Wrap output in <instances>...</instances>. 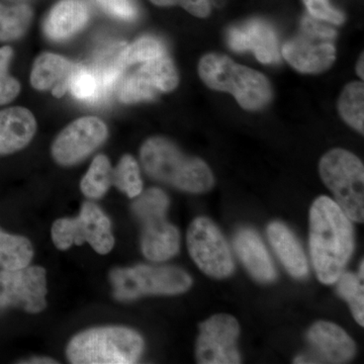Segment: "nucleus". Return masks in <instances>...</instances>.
Instances as JSON below:
<instances>
[{
	"instance_id": "1a4fd4ad",
	"label": "nucleus",
	"mask_w": 364,
	"mask_h": 364,
	"mask_svg": "<svg viewBox=\"0 0 364 364\" xmlns=\"http://www.w3.org/2000/svg\"><path fill=\"white\" fill-rule=\"evenodd\" d=\"M191 258L202 272L214 279H225L234 272V260L219 228L207 218H198L188 231Z\"/></svg>"
},
{
	"instance_id": "f704fd0d",
	"label": "nucleus",
	"mask_w": 364,
	"mask_h": 364,
	"mask_svg": "<svg viewBox=\"0 0 364 364\" xmlns=\"http://www.w3.org/2000/svg\"><path fill=\"white\" fill-rule=\"evenodd\" d=\"M20 90V83L16 79L6 73L0 74V105L11 102L18 97Z\"/></svg>"
},
{
	"instance_id": "58836bf2",
	"label": "nucleus",
	"mask_w": 364,
	"mask_h": 364,
	"mask_svg": "<svg viewBox=\"0 0 364 364\" xmlns=\"http://www.w3.org/2000/svg\"><path fill=\"white\" fill-rule=\"evenodd\" d=\"M23 363H33V364H38V363H57L56 361L52 360V359L50 358H33L31 359V360L25 361Z\"/></svg>"
},
{
	"instance_id": "ddd939ff",
	"label": "nucleus",
	"mask_w": 364,
	"mask_h": 364,
	"mask_svg": "<svg viewBox=\"0 0 364 364\" xmlns=\"http://www.w3.org/2000/svg\"><path fill=\"white\" fill-rule=\"evenodd\" d=\"M309 342L314 352L299 356L294 363H344L355 354V344L348 334L333 323H315L309 330Z\"/></svg>"
},
{
	"instance_id": "4c0bfd02",
	"label": "nucleus",
	"mask_w": 364,
	"mask_h": 364,
	"mask_svg": "<svg viewBox=\"0 0 364 364\" xmlns=\"http://www.w3.org/2000/svg\"><path fill=\"white\" fill-rule=\"evenodd\" d=\"M153 4L158 6H176V0H150Z\"/></svg>"
},
{
	"instance_id": "7c9ffc66",
	"label": "nucleus",
	"mask_w": 364,
	"mask_h": 364,
	"mask_svg": "<svg viewBox=\"0 0 364 364\" xmlns=\"http://www.w3.org/2000/svg\"><path fill=\"white\" fill-rule=\"evenodd\" d=\"M133 205V210L140 221L156 217L165 215L168 208L169 200L164 191L159 188H151L145 193L138 196Z\"/></svg>"
},
{
	"instance_id": "39448f33",
	"label": "nucleus",
	"mask_w": 364,
	"mask_h": 364,
	"mask_svg": "<svg viewBox=\"0 0 364 364\" xmlns=\"http://www.w3.org/2000/svg\"><path fill=\"white\" fill-rule=\"evenodd\" d=\"M320 176L352 221L364 220V167L349 151L333 149L320 161Z\"/></svg>"
},
{
	"instance_id": "9b49d317",
	"label": "nucleus",
	"mask_w": 364,
	"mask_h": 364,
	"mask_svg": "<svg viewBox=\"0 0 364 364\" xmlns=\"http://www.w3.org/2000/svg\"><path fill=\"white\" fill-rule=\"evenodd\" d=\"M46 270L39 267L0 272V308L20 306L28 313L45 310Z\"/></svg>"
},
{
	"instance_id": "c85d7f7f",
	"label": "nucleus",
	"mask_w": 364,
	"mask_h": 364,
	"mask_svg": "<svg viewBox=\"0 0 364 364\" xmlns=\"http://www.w3.org/2000/svg\"><path fill=\"white\" fill-rule=\"evenodd\" d=\"M112 183L131 198H136L142 193L143 182L140 169L138 163L130 155L122 158L112 173Z\"/></svg>"
},
{
	"instance_id": "f03ea898",
	"label": "nucleus",
	"mask_w": 364,
	"mask_h": 364,
	"mask_svg": "<svg viewBox=\"0 0 364 364\" xmlns=\"http://www.w3.org/2000/svg\"><path fill=\"white\" fill-rule=\"evenodd\" d=\"M141 161L153 178L182 191L203 193L214 184L212 171L203 160L186 156L166 139L156 136L146 141L141 148Z\"/></svg>"
},
{
	"instance_id": "cd10ccee",
	"label": "nucleus",
	"mask_w": 364,
	"mask_h": 364,
	"mask_svg": "<svg viewBox=\"0 0 364 364\" xmlns=\"http://www.w3.org/2000/svg\"><path fill=\"white\" fill-rule=\"evenodd\" d=\"M112 173L111 163L105 155L95 157L81 181V191L87 198H102L112 183Z\"/></svg>"
},
{
	"instance_id": "2eb2a0df",
	"label": "nucleus",
	"mask_w": 364,
	"mask_h": 364,
	"mask_svg": "<svg viewBox=\"0 0 364 364\" xmlns=\"http://www.w3.org/2000/svg\"><path fill=\"white\" fill-rule=\"evenodd\" d=\"M143 223L142 251L146 258L162 262L179 250L178 230L166 221L165 215H156L141 221Z\"/></svg>"
},
{
	"instance_id": "bb28decb",
	"label": "nucleus",
	"mask_w": 364,
	"mask_h": 364,
	"mask_svg": "<svg viewBox=\"0 0 364 364\" xmlns=\"http://www.w3.org/2000/svg\"><path fill=\"white\" fill-rule=\"evenodd\" d=\"M32 16V9L26 4L6 6L0 4V41L21 37L28 30Z\"/></svg>"
},
{
	"instance_id": "6e6552de",
	"label": "nucleus",
	"mask_w": 364,
	"mask_h": 364,
	"mask_svg": "<svg viewBox=\"0 0 364 364\" xmlns=\"http://www.w3.org/2000/svg\"><path fill=\"white\" fill-rule=\"evenodd\" d=\"M52 239L57 248L66 250L73 244L85 242L97 253L107 254L114 247V238L109 218L95 203H85L75 219H60L52 227Z\"/></svg>"
},
{
	"instance_id": "412c9836",
	"label": "nucleus",
	"mask_w": 364,
	"mask_h": 364,
	"mask_svg": "<svg viewBox=\"0 0 364 364\" xmlns=\"http://www.w3.org/2000/svg\"><path fill=\"white\" fill-rule=\"evenodd\" d=\"M127 45L124 43H117L107 47L97 55L93 61L91 68L97 74L105 97H109L116 87L117 83L124 75L127 66L124 62V51Z\"/></svg>"
},
{
	"instance_id": "423d86ee",
	"label": "nucleus",
	"mask_w": 364,
	"mask_h": 364,
	"mask_svg": "<svg viewBox=\"0 0 364 364\" xmlns=\"http://www.w3.org/2000/svg\"><path fill=\"white\" fill-rule=\"evenodd\" d=\"M114 298L132 301L147 294H177L188 291L191 279L177 267L136 265L117 268L109 274Z\"/></svg>"
},
{
	"instance_id": "f3484780",
	"label": "nucleus",
	"mask_w": 364,
	"mask_h": 364,
	"mask_svg": "<svg viewBox=\"0 0 364 364\" xmlns=\"http://www.w3.org/2000/svg\"><path fill=\"white\" fill-rule=\"evenodd\" d=\"M234 248L254 279L262 282L277 279L272 258L257 233L250 229L241 230L235 236Z\"/></svg>"
},
{
	"instance_id": "c9c22d12",
	"label": "nucleus",
	"mask_w": 364,
	"mask_h": 364,
	"mask_svg": "<svg viewBox=\"0 0 364 364\" xmlns=\"http://www.w3.org/2000/svg\"><path fill=\"white\" fill-rule=\"evenodd\" d=\"M176 4L198 18H205L210 13L208 0H176Z\"/></svg>"
},
{
	"instance_id": "dca6fc26",
	"label": "nucleus",
	"mask_w": 364,
	"mask_h": 364,
	"mask_svg": "<svg viewBox=\"0 0 364 364\" xmlns=\"http://www.w3.org/2000/svg\"><path fill=\"white\" fill-rule=\"evenodd\" d=\"M37 129L35 117L25 107L0 111V155L11 154L25 148Z\"/></svg>"
},
{
	"instance_id": "393cba45",
	"label": "nucleus",
	"mask_w": 364,
	"mask_h": 364,
	"mask_svg": "<svg viewBox=\"0 0 364 364\" xmlns=\"http://www.w3.org/2000/svg\"><path fill=\"white\" fill-rule=\"evenodd\" d=\"M338 109L342 119L349 126L363 134L364 86L363 82L355 81L345 86L339 97Z\"/></svg>"
},
{
	"instance_id": "aec40b11",
	"label": "nucleus",
	"mask_w": 364,
	"mask_h": 364,
	"mask_svg": "<svg viewBox=\"0 0 364 364\" xmlns=\"http://www.w3.org/2000/svg\"><path fill=\"white\" fill-rule=\"evenodd\" d=\"M73 65L63 57L44 53L33 64L31 82L36 90H51L56 97H63L68 90Z\"/></svg>"
},
{
	"instance_id": "4be33fe9",
	"label": "nucleus",
	"mask_w": 364,
	"mask_h": 364,
	"mask_svg": "<svg viewBox=\"0 0 364 364\" xmlns=\"http://www.w3.org/2000/svg\"><path fill=\"white\" fill-rule=\"evenodd\" d=\"M33 255V246L28 239L7 234L0 229V267L2 269L26 267L30 264Z\"/></svg>"
},
{
	"instance_id": "5701e85b",
	"label": "nucleus",
	"mask_w": 364,
	"mask_h": 364,
	"mask_svg": "<svg viewBox=\"0 0 364 364\" xmlns=\"http://www.w3.org/2000/svg\"><path fill=\"white\" fill-rule=\"evenodd\" d=\"M68 88L77 100L90 104L100 102L107 98L102 83L91 67L73 66L69 77Z\"/></svg>"
},
{
	"instance_id": "0eeeda50",
	"label": "nucleus",
	"mask_w": 364,
	"mask_h": 364,
	"mask_svg": "<svg viewBox=\"0 0 364 364\" xmlns=\"http://www.w3.org/2000/svg\"><path fill=\"white\" fill-rule=\"evenodd\" d=\"M336 32L312 16H306L296 37L282 47V56L301 73H320L332 66L336 58Z\"/></svg>"
},
{
	"instance_id": "ea45409f",
	"label": "nucleus",
	"mask_w": 364,
	"mask_h": 364,
	"mask_svg": "<svg viewBox=\"0 0 364 364\" xmlns=\"http://www.w3.org/2000/svg\"><path fill=\"white\" fill-rule=\"evenodd\" d=\"M363 55H361L360 58L358 60V67H356V71H358V74L359 77L363 79L364 77V68H363Z\"/></svg>"
},
{
	"instance_id": "20e7f679",
	"label": "nucleus",
	"mask_w": 364,
	"mask_h": 364,
	"mask_svg": "<svg viewBox=\"0 0 364 364\" xmlns=\"http://www.w3.org/2000/svg\"><path fill=\"white\" fill-rule=\"evenodd\" d=\"M143 349V338L134 330L97 328L76 335L67 347V358L74 364H131Z\"/></svg>"
},
{
	"instance_id": "72a5a7b5",
	"label": "nucleus",
	"mask_w": 364,
	"mask_h": 364,
	"mask_svg": "<svg viewBox=\"0 0 364 364\" xmlns=\"http://www.w3.org/2000/svg\"><path fill=\"white\" fill-rule=\"evenodd\" d=\"M311 16L317 20L329 21L334 25H341L344 21L343 14L330 6L328 0H304Z\"/></svg>"
},
{
	"instance_id": "a19ab883",
	"label": "nucleus",
	"mask_w": 364,
	"mask_h": 364,
	"mask_svg": "<svg viewBox=\"0 0 364 364\" xmlns=\"http://www.w3.org/2000/svg\"><path fill=\"white\" fill-rule=\"evenodd\" d=\"M364 277V262L363 260L360 262V267H359L358 277L363 280Z\"/></svg>"
},
{
	"instance_id": "f8f14e48",
	"label": "nucleus",
	"mask_w": 364,
	"mask_h": 364,
	"mask_svg": "<svg viewBox=\"0 0 364 364\" xmlns=\"http://www.w3.org/2000/svg\"><path fill=\"white\" fill-rule=\"evenodd\" d=\"M107 136L104 122L95 117H81L57 136L53 144V157L61 165L76 164L100 147Z\"/></svg>"
},
{
	"instance_id": "e433bc0d",
	"label": "nucleus",
	"mask_w": 364,
	"mask_h": 364,
	"mask_svg": "<svg viewBox=\"0 0 364 364\" xmlns=\"http://www.w3.org/2000/svg\"><path fill=\"white\" fill-rule=\"evenodd\" d=\"M13 49L9 46L0 48V74L6 73L9 62L13 58Z\"/></svg>"
},
{
	"instance_id": "f257e3e1",
	"label": "nucleus",
	"mask_w": 364,
	"mask_h": 364,
	"mask_svg": "<svg viewBox=\"0 0 364 364\" xmlns=\"http://www.w3.org/2000/svg\"><path fill=\"white\" fill-rule=\"evenodd\" d=\"M354 249L350 219L328 196H320L310 212V251L318 280L337 282Z\"/></svg>"
},
{
	"instance_id": "2f4dec72",
	"label": "nucleus",
	"mask_w": 364,
	"mask_h": 364,
	"mask_svg": "<svg viewBox=\"0 0 364 364\" xmlns=\"http://www.w3.org/2000/svg\"><path fill=\"white\" fill-rule=\"evenodd\" d=\"M163 54H166V50L160 41L153 37H143L131 46H127L124 51V65L144 63Z\"/></svg>"
},
{
	"instance_id": "9d476101",
	"label": "nucleus",
	"mask_w": 364,
	"mask_h": 364,
	"mask_svg": "<svg viewBox=\"0 0 364 364\" xmlns=\"http://www.w3.org/2000/svg\"><path fill=\"white\" fill-rule=\"evenodd\" d=\"M239 324L226 314L213 316L200 325L196 342V358L202 364L240 363L237 349Z\"/></svg>"
},
{
	"instance_id": "4468645a",
	"label": "nucleus",
	"mask_w": 364,
	"mask_h": 364,
	"mask_svg": "<svg viewBox=\"0 0 364 364\" xmlns=\"http://www.w3.org/2000/svg\"><path fill=\"white\" fill-rule=\"evenodd\" d=\"M228 44L236 52L252 51L261 63L279 61V42L272 26L259 20L232 28L227 36Z\"/></svg>"
},
{
	"instance_id": "c756f323",
	"label": "nucleus",
	"mask_w": 364,
	"mask_h": 364,
	"mask_svg": "<svg viewBox=\"0 0 364 364\" xmlns=\"http://www.w3.org/2000/svg\"><path fill=\"white\" fill-rule=\"evenodd\" d=\"M338 293L349 304L354 318L364 326V289L363 279L350 272H342L337 279Z\"/></svg>"
},
{
	"instance_id": "a211bd4d",
	"label": "nucleus",
	"mask_w": 364,
	"mask_h": 364,
	"mask_svg": "<svg viewBox=\"0 0 364 364\" xmlns=\"http://www.w3.org/2000/svg\"><path fill=\"white\" fill-rule=\"evenodd\" d=\"M88 18V7L83 0H61L46 18V35L52 40L67 39L81 30Z\"/></svg>"
},
{
	"instance_id": "a878e982",
	"label": "nucleus",
	"mask_w": 364,
	"mask_h": 364,
	"mask_svg": "<svg viewBox=\"0 0 364 364\" xmlns=\"http://www.w3.org/2000/svg\"><path fill=\"white\" fill-rule=\"evenodd\" d=\"M139 70L142 72L152 85L161 92L173 90L178 85V73L167 53L149 61L144 62Z\"/></svg>"
},
{
	"instance_id": "473e14b6",
	"label": "nucleus",
	"mask_w": 364,
	"mask_h": 364,
	"mask_svg": "<svg viewBox=\"0 0 364 364\" xmlns=\"http://www.w3.org/2000/svg\"><path fill=\"white\" fill-rule=\"evenodd\" d=\"M100 9L114 18L133 21L138 16V9L133 0H95Z\"/></svg>"
},
{
	"instance_id": "6ab92c4d",
	"label": "nucleus",
	"mask_w": 364,
	"mask_h": 364,
	"mask_svg": "<svg viewBox=\"0 0 364 364\" xmlns=\"http://www.w3.org/2000/svg\"><path fill=\"white\" fill-rule=\"evenodd\" d=\"M267 236L287 272L296 279H303L309 272L308 261L301 244L293 232L280 222L267 227Z\"/></svg>"
},
{
	"instance_id": "b1692460",
	"label": "nucleus",
	"mask_w": 364,
	"mask_h": 364,
	"mask_svg": "<svg viewBox=\"0 0 364 364\" xmlns=\"http://www.w3.org/2000/svg\"><path fill=\"white\" fill-rule=\"evenodd\" d=\"M117 97L124 104L152 100L159 92L140 70L124 74L117 83Z\"/></svg>"
},
{
	"instance_id": "7ed1b4c3",
	"label": "nucleus",
	"mask_w": 364,
	"mask_h": 364,
	"mask_svg": "<svg viewBox=\"0 0 364 364\" xmlns=\"http://www.w3.org/2000/svg\"><path fill=\"white\" fill-rule=\"evenodd\" d=\"M198 74L208 87L231 93L248 111L263 109L272 100V86L262 73L235 63L224 55L203 56L198 64Z\"/></svg>"
}]
</instances>
